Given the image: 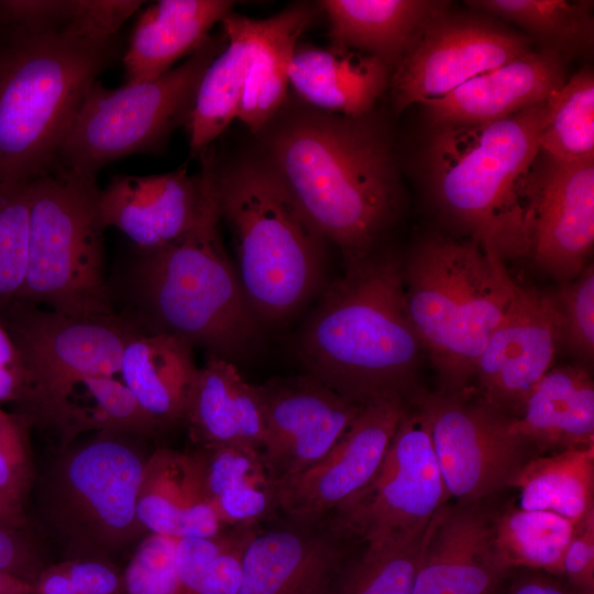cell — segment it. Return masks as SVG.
Wrapping results in <instances>:
<instances>
[{"mask_svg": "<svg viewBox=\"0 0 594 594\" xmlns=\"http://www.w3.org/2000/svg\"><path fill=\"white\" fill-rule=\"evenodd\" d=\"M248 20L234 12L222 20L227 44L205 70L186 125L193 155L209 147L237 119L244 86Z\"/></svg>", "mask_w": 594, "mask_h": 594, "instance_id": "cell-34", "label": "cell"}, {"mask_svg": "<svg viewBox=\"0 0 594 594\" xmlns=\"http://www.w3.org/2000/svg\"><path fill=\"white\" fill-rule=\"evenodd\" d=\"M546 101L493 122L436 127L426 150L440 212L502 258L528 254L524 190L540 153Z\"/></svg>", "mask_w": 594, "mask_h": 594, "instance_id": "cell-4", "label": "cell"}, {"mask_svg": "<svg viewBox=\"0 0 594 594\" xmlns=\"http://www.w3.org/2000/svg\"><path fill=\"white\" fill-rule=\"evenodd\" d=\"M185 424L200 447L243 444L263 451L266 438L257 385L246 382L235 364L208 354L199 367Z\"/></svg>", "mask_w": 594, "mask_h": 594, "instance_id": "cell-27", "label": "cell"}, {"mask_svg": "<svg viewBox=\"0 0 594 594\" xmlns=\"http://www.w3.org/2000/svg\"><path fill=\"white\" fill-rule=\"evenodd\" d=\"M213 155L211 147L199 154L207 193L196 223L162 248L139 251L129 318L141 330L178 337L234 363L252 353L262 329L221 238Z\"/></svg>", "mask_w": 594, "mask_h": 594, "instance_id": "cell-3", "label": "cell"}, {"mask_svg": "<svg viewBox=\"0 0 594 594\" xmlns=\"http://www.w3.org/2000/svg\"><path fill=\"white\" fill-rule=\"evenodd\" d=\"M206 193L202 167L196 175L186 166L148 176L118 175L99 191V221L105 230H120L139 251L155 250L196 223Z\"/></svg>", "mask_w": 594, "mask_h": 594, "instance_id": "cell-20", "label": "cell"}, {"mask_svg": "<svg viewBox=\"0 0 594 594\" xmlns=\"http://www.w3.org/2000/svg\"><path fill=\"white\" fill-rule=\"evenodd\" d=\"M513 429L540 452L594 444V385L582 367H552L529 394Z\"/></svg>", "mask_w": 594, "mask_h": 594, "instance_id": "cell-30", "label": "cell"}, {"mask_svg": "<svg viewBox=\"0 0 594 594\" xmlns=\"http://www.w3.org/2000/svg\"><path fill=\"white\" fill-rule=\"evenodd\" d=\"M0 314L26 374L21 414L29 421L40 419L74 381L118 376L124 346L140 330L129 317L116 312L70 316L20 300Z\"/></svg>", "mask_w": 594, "mask_h": 594, "instance_id": "cell-12", "label": "cell"}, {"mask_svg": "<svg viewBox=\"0 0 594 594\" xmlns=\"http://www.w3.org/2000/svg\"><path fill=\"white\" fill-rule=\"evenodd\" d=\"M213 186L251 308L261 322L289 318L322 283L327 240L262 154L227 164L215 154Z\"/></svg>", "mask_w": 594, "mask_h": 594, "instance_id": "cell-5", "label": "cell"}, {"mask_svg": "<svg viewBox=\"0 0 594 594\" xmlns=\"http://www.w3.org/2000/svg\"><path fill=\"white\" fill-rule=\"evenodd\" d=\"M113 38L18 32L0 53V184L53 170L80 103L112 63Z\"/></svg>", "mask_w": 594, "mask_h": 594, "instance_id": "cell-6", "label": "cell"}, {"mask_svg": "<svg viewBox=\"0 0 594 594\" xmlns=\"http://www.w3.org/2000/svg\"><path fill=\"white\" fill-rule=\"evenodd\" d=\"M330 45L382 61L392 72L427 28L449 11L440 0H323Z\"/></svg>", "mask_w": 594, "mask_h": 594, "instance_id": "cell-24", "label": "cell"}, {"mask_svg": "<svg viewBox=\"0 0 594 594\" xmlns=\"http://www.w3.org/2000/svg\"><path fill=\"white\" fill-rule=\"evenodd\" d=\"M392 70L378 58L329 45L298 43L289 85L308 106L329 113L362 117L389 87Z\"/></svg>", "mask_w": 594, "mask_h": 594, "instance_id": "cell-25", "label": "cell"}, {"mask_svg": "<svg viewBox=\"0 0 594 594\" xmlns=\"http://www.w3.org/2000/svg\"><path fill=\"white\" fill-rule=\"evenodd\" d=\"M422 536L405 543L364 544L349 557L330 594H413Z\"/></svg>", "mask_w": 594, "mask_h": 594, "instance_id": "cell-38", "label": "cell"}, {"mask_svg": "<svg viewBox=\"0 0 594 594\" xmlns=\"http://www.w3.org/2000/svg\"><path fill=\"white\" fill-rule=\"evenodd\" d=\"M466 393L418 391L411 399L428 422L449 497L476 504L509 487L532 446L513 429V418Z\"/></svg>", "mask_w": 594, "mask_h": 594, "instance_id": "cell-13", "label": "cell"}, {"mask_svg": "<svg viewBox=\"0 0 594 594\" xmlns=\"http://www.w3.org/2000/svg\"><path fill=\"white\" fill-rule=\"evenodd\" d=\"M127 435H99L58 461L44 492V513L78 557L118 552L148 534L138 495L146 458Z\"/></svg>", "mask_w": 594, "mask_h": 594, "instance_id": "cell-10", "label": "cell"}, {"mask_svg": "<svg viewBox=\"0 0 594 594\" xmlns=\"http://www.w3.org/2000/svg\"><path fill=\"white\" fill-rule=\"evenodd\" d=\"M29 424L0 405V492L22 505L33 479Z\"/></svg>", "mask_w": 594, "mask_h": 594, "instance_id": "cell-42", "label": "cell"}, {"mask_svg": "<svg viewBox=\"0 0 594 594\" xmlns=\"http://www.w3.org/2000/svg\"><path fill=\"white\" fill-rule=\"evenodd\" d=\"M506 580H507V579H506ZM505 582H506V581H505ZM505 582H504V584H503L498 590H496V591H495L494 593H492V594H504Z\"/></svg>", "mask_w": 594, "mask_h": 594, "instance_id": "cell-52", "label": "cell"}, {"mask_svg": "<svg viewBox=\"0 0 594 594\" xmlns=\"http://www.w3.org/2000/svg\"><path fill=\"white\" fill-rule=\"evenodd\" d=\"M223 34L209 40L179 66L147 81L87 90L61 146L57 165L96 177L108 163L132 154H162L169 136L186 128L200 79L223 50Z\"/></svg>", "mask_w": 594, "mask_h": 594, "instance_id": "cell-9", "label": "cell"}, {"mask_svg": "<svg viewBox=\"0 0 594 594\" xmlns=\"http://www.w3.org/2000/svg\"><path fill=\"white\" fill-rule=\"evenodd\" d=\"M207 497L226 527H254L279 512L278 483L262 452L243 444L198 450Z\"/></svg>", "mask_w": 594, "mask_h": 594, "instance_id": "cell-31", "label": "cell"}, {"mask_svg": "<svg viewBox=\"0 0 594 594\" xmlns=\"http://www.w3.org/2000/svg\"><path fill=\"white\" fill-rule=\"evenodd\" d=\"M45 566L19 529L0 528V570L31 583Z\"/></svg>", "mask_w": 594, "mask_h": 594, "instance_id": "cell-47", "label": "cell"}, {"mask_svg": "<svg viewBox=\"0 0 594 594\" xmlns=\"http://www.w3.org/2000/svg\"><path fill=\"white\" fill-rule=\"evenodd\" d=\"M228 530L215 537L177 538L174 594H198L206 569L222 547Z\"/></svg>", "mask_w": 594, "mask_h": 594, "instance_id": "cell-44", "label": "cell"}, {"mask_svg": "<svg viewBox=\"0 0 594 594\" xmlns=\"http://www.w3.org/2000/svg\"><path fill=\"white\" fill-rule=\"evenodd\" d=\"M524 198L528 254L562 283L574 279L594 243V157L542 154L529 170Z\"/></svg>", "mask_w": 594, "mask_h": 594, "instance_id": "cell-15", "label": "cell"}, {"mask_svg": "<svg viewBox=\"0 0 594 594\" xmlns=\"http://www.w3.org/2000/svg\"><path fill=\"white\" fill-rule=\"evenodd\" d=\"M29 261L16 300L70 316L114 314L96 177L58 165L28 184Z\"/></svg>", "mask_w": 594, "mask_h": 594, "instance_id": "cell-8", "label": "cell"}, {"mask_svg": "<svg viewBox=\"0 0 594 594\" xmlns=\"http://www.w3.org/2000/svg\"><path fill=\"white\" fill-rule=\"evenodd\" d=\"M411 323L446 392H465L515 295L503 258L473 239L430 237L403 262Z\"/></svg>", "mask_w": 594, "mask_h": 594, "instance_id": "cell-7", "label": "cell"}, {"mask_svg": "<svg viewBox=\"0 0 594 594\" xmlns=\"http://www.w3.org/2000/svg\"><path fill=\"white\" fill-rule=\"evenodd\" d=\"M504 594H580L561 576L541 571L516 569L508 575Z\"/></svg>", "mask_w": 594, "mask_h": 594, "instance_id": "cell-48", "label": "cell"}, {"mask_svg": "<svg viewBox=\"0 0 594 594\" xmlns=\"http://www.w3.org/2000/svg\"><path fill=\"white\" fill-rule=\"evenodd\" d=\"M578 528L551 512L509 507L492 518L493 547L508 571L526 569L561 576L565 551Z\"/></svg>", "mask_w": 594, "mask_h": 594, "instance_id": "cell-35", "label": "cell"}, {"mask_svg": "<svg viewBox=\"0 0 594 594\" xmlns=\"http://www.w3.org/2000/svg\"><path fill=\"white\" fill-rule=\"evenodd\" d=\"M254 527L229 528L222 547L206 569L198 594H239L244 549Z\"/></svg>", "mask_w": 594, "mask_h": 594, "instance_id": "cell-43", "label": "cell"}, {"mask_svg": "<svg viewBox=\"0 0 594 594\" xmlns=\"http://www.w3.org/2000/svg\"><path fill=\"white\" fill-rule=\"evenodd\" d=\"M25 524L23 505L0 492V528L21 529Z\"/></svg>", "mask_w": 594, "mask_h": 594, "instance_id": "cell-50", "label": "cell"}, {"mask_svg": "<svg viewBox=\"0 0 594 594\" xmlns=\"http://www.w3.org/2000/svg\"><path fill=\"white\" fill-rule=\"evenodd\" d=\"M351 543L323 521L256 526L245 544L239 594H330Z\"/></svg>", "mask_w": 594, "mask_h": 594, "instance_id": "cell-19", "label": "cell"}, {"mask_svg": "<svg viewBox=\"0 0 594 594\" xmlns=\"http://www.w3.org/2000/svg\"><path fill=\"white\" fill-rule=\"evenodd\" d=\"M198 370L191 344L168 333L140 329L124 346L119 375L163 431L185 424Z\"/></svg>", "mask_w": 594, "mask_h": 594, "instance_id": "cell-29", "label": "cell"}, {"mask_svg": "<svg viewBox=\"0 0 594 594\" xmlns=\"http://www.w3.org/2000/svg\"><path fill=\"white\" fill-rule=\"evenodd\" d=\"M320 6L299 2L263 20L249 18L244 86L237 119L257 134L287 99L288 70Z\"/></svg>", "mask_w": 594, "mask_h": 594, "instance_id": "cell-26", "label": "cell"}, {"mask_svg": "<svg viewBox=\"0 0 594 594\" xmlns=\"http://www.w3.org/2000/svg\"><path fill=\"white\" fill-rule=\"evenodd\" d=\"M257 388L266 427L262 458L277 483L322 460L361 409L307 373Z\"/></svg>", "mask_w": 594, "mask_h": 594, "instance_id": "cell-18", "label": "cell"}, {"mask_svg": "<svg viewBox=\"0 0 594 594\" xmlns=\"http://www.w3.org/2000/svg\"><path fill=\"white\" fill-rule=\"evenodd\" d=\"M512 571L496 558L492 518L446 503L425 529L413 594H492Z\"/></svg>", "mask_w": 594, "mask_h": 594, "instance_id": "cell-21", "label": "cell"}, {"mask_svg": "<svg viewBox=\"0 0 594 594\" xmlns=\"http://www.w3.org/2000/svg\"><path fill=\"white\" fill-rule=\"evenodd\" d=\"M370 113L345 117L285 101L256 134L262 155L345 267L373 254L402 205L391 139Z\"/></svg>", "mask_w": 594, "mask_h": 594, "instance_id": "cell-1", "label": "cell"}, {"mask_svg": "<svg viewBox=\"0 0 594 594\" xmlns=\"http://www.w3.org/2000/svg\"><path fill=\"white\" fill-rule=\"evenodd\" d=\"M28 184H0V309L18 299L26 277L30 237Z\"/></svg>", "mask_w": 594, "mask_h": 594, "instance_id": "cell-39", "label": "cell"}, {"mask_svg": "<svg viewBox=\"0 0 594 594\" xmlns=\"http://www.w3.org/2000/svg\"><path fill=\"white\" fill-rule=\"evenodd\" d=\"M0 594H34L33 583L0 570Z\"/></svg>", "mask_w": 594, "mask_h": 594, "instance_id": "cell-51", "label": "cell"}, {"mask_svg": "<svg viewBox=\"0 0 594 594\" xmlns=\"http://www.w3.org/2000/svg\"><path fill=\"white\" fill-rule=\"evenodd\" d=\"M61 565L86 594H127L123 571L107 558L77 557Z\"/></svg>", "mask_w": 594, "mask_h": 594, "instance_id": "cell-45", "label": "cell"}, {"mask_svg": "<svg viewBox=\"0 0 594 594\" xmlns=\"http://www.w3.org/2000/svg\"><path fill=\"white\" fill-rule=\"evenodd\" d=\"M561 578L580 594H594V514L579 526L571 540Z\"/></svg>", "mask_w": 594, "mask_h": 594, "instance_id": "cell-46", "label": "cell"}, {"mask_svg": "<svg viewBox=\"0 0 594 594\" xmlns=\"http://www.w3.org/2000/svg\"><path fill=\"white\" fill-rule=\"evenodd\" d=\"M408 402L392 398L361 406L322 460L278 483L279 512L294 521L319 522L363 488L381 468Z\"/></svg>", "mask_w": 594, "mask_h": 594, "instance_id": "cell-17", "label": "cell"}, {"mask_svg": "<svg viewBox=\"0 0 594 594\" xmlns=\"http://www.w3.org/2000/svg\"><path fill=\"white\" fill-rule=\"evenodd\" d=\"M532 51L530 38L482 15L446 12L393 69L396 112L439 99L471 78Z\"/></svg>", "mask_w": 594, "mask_h": 594, "instance_id": "cell-14", "label": "cell"}, {"mask_svg": "<svg viewBox=\"0 0 594 594\" xmlns=\"http://www.w3.org/2000/svg\"><path fill=\"white\" fill-rule=\"evenodd\" d=\"M177 538L147 534L131 557L124 573L127 594H174Z\"/></svg>", "mask_w": 594, "mask_h": 594, "instance_id": "cell-40", "label": "cell"}, {"mask_svg": "<svg viewBox=\"0 0 594 594\" xmlns=\"http://www.w3.org/2000/svg\"><path fill=\"white\" fill-rule=\"evenodd\" d=\"M540 153L559 161L594 157V76L584 68L546 101Z\"/></svg>", "mask_w": 594, "mask_h": 594, "instance_id": "cell-37", "label": "cell"}, {"mask_svg": "<svg viewBox=\"0 0 594 594\" xmlns=\"http://www.w3.org/2000/svg\"><path fill=\"white\" fill-rule=\"evenodd\" d=\"M40 419L53 424L66 443L90 430L132 437L160 432L117 376L90 375L74 381Z\"/></svg>", "mask_w": 594, "mask_h": 594, "instance_id": "cell-32", "label": "cell"}, {"mask_svg": "<svg viewBox=\"0 0 594 594\" xmlns=\"http://www.w3.org/2000/svg\"><path fill=\"white\" fill-rule=\"evenodd\" d=\"M468 7L515 23L565 61L593 45L592 1L471 0Z\"/></svg>", "mask_w": 594, "mask_h": 594, "instance_id": "cell-36", "label": "cell"}, {"mask_svg": "<svg viewBox=\"0 0 594 594\" xmlns=\"http://www.w3.org/2000/svg\"><path fill=\"white\" fill-rule=\"evenodd\" d=\"M563 340V317L554 295L517 284L475 364L481 398L518 418L534 387L553 367Z\"/></svg>", "mask_w": 594, "mask_h": 594, "instance_id": "cell-16", "label": "cell"}, {"mask_svg": "<svg viewBox=\"0 0 594 594\" xmlns=\"http://www.w3.org/2000/svg\"><path fill=\"white\" fill-rule=\"evenodd\" d=\"M422 351L407 309L403 261L374 254L327 287L298 343L307 374L359 406L410 399Z\"/></svg>", "mask_w": 594, "mask_h": 594, "instance_id": "cell-2", "label": "cell"}, {"mask_svg": "<svg viewBox=\"0 0 594 594\" xmlns=\"http://www.w3.org/2000/svg\"><path fill=\"white\" fill-rule=\"evenodd\" d=\"M566 79L565 59L541 48L484 72L424 106L433 128L487 123L546 101Z\"/></svg>", "mask_w": 594, "mask_h": 594, "instance_id": "cell-22", "label": "cell"}, {"mask_svg": "<svg viewBox=\"0 0 594 594\" xmlns=\"http://www.w3.org/2000/svg\"><path fill=\"white\" fill-rule=\"evenodd\" d=\"M563 317V345L581 359L594 353V270L586 265L554 294Z\"/></svg>", "mask_w": 594, "mask_h": 594, "instance_id": "cell-41", "label": "cell"}, {"mask_svg": "<svg viewBox=\"0 0 594 594\" xmlns=\"http://www.w3.org/2000/svg\"><path fill=\"white\" fill-rule=\"evenodd\" d=\"M448 501L428 422L410 398L376 474L322 521L352 542L405 543Z\"/></svg>", "mask_w": 594, "mask_h": 594, "instance_id": "cell-11", "label": "cell"}, {"mask_svg": "<svg viewBox=\"0 0 594 594\" xmlns=\"http://www.w3.org/2000/svg\"><path fill=\"white\" fill-rule=\"evenodd\" d=\"M519 507L558 514L576 526L594 514V444L528 460L509 483Z\"/></svg>", "mask_w": 594, "mask_h": 594, "instance_id": "cell-33", "label": "cell"}, {"mask_svg": "<svg viewBox=\"0 0 594 594\" xmlns=\"http://www.w3.org/2000/svg\"><path fill=\"white\" fill-rule=\"evenodd\" d=\"M33 586L34 594H86L72 581L61 563L45 566Z\"/></svg>", "mask_w": 594, "mask_h": 594, "instance_id": "cell-49", "label": "cell"}, {"mask_svg": "<svg viewBox=\"0 0 594 594\" xmlns=\"http://www.w3.org/2000/svg\"><path fill=\"white\" fill-rule=\"evenodd\" d=\"M233 7L229 0H161L148 6L138 18L123 56L127 84L155 79L194 54Z\"/></svg>", "mask_w": 594, "mask_h": 594, "instance_id": "cell-28", "label": "cell"}, {"mask_svg": "<svg viewBox=\"0 0 594 594\" xmlns=\"http://www.w3.org/2000/svg\"><path fill=\"white\" fill-rule=\"evenodd\" d=\"M138 516L148 534L175 538L215 537L229 529L207 497L198 451L160 448L146 458Z\"/></svg>", "mask_w": 594, "mask_h": 594, "instance_id": "cell-23", "label": "cell"}]
</instances>
